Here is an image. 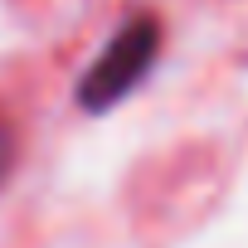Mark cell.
<instances>
[{"label": "cell", "mask_w": 248, "mask_h": 248, "mask_svg": "<svg viewBox=\"0 0 248 248\" xmlns=\"http://www.w3.org/2000/svg\"><path fill=\"white\" fill-rule=\"evenodd\" d=\"M10 161H15V141H10V127H0V175L10 170Z\"/></svg>", "instance_id": "cell-2"}, {"label": "cell", "mask_w": 248, "mask_h": 248, "mask_svg": "<svg viewBox=\"0 0 248 248\" xmlns=\"http://www.w3.org/2000/svg\"><path fill=\"white\" fill-rule=\"evenodd\" d=\"M161 59V20L156 15H132L122 20V30L93 54L88 73L78 78V107L83 112H107L127 97L137 83H146V73Z\"/></svg>", "instance_id": "cell-1"}]
</instances>
